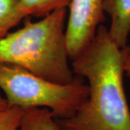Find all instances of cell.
Instances as JSON below:
<instances>
[{"mask_svg": "<svg viewBox=\"0 0 130 130\" xmlns=\"http://www.w3.org/2000/svg\"><path fill=\"white\" fill-rule=\"evenodd\" d=\"M71 0H20L21 9L26 18H43L52 12L68 8Z\"/></svg>", "mask_w": 130, "mask_h": 130, "instance_id": "7", "label": "cell"}, {"mask_svg": "<svg viewBox=\"0 0 130 130\" xmlns=\"http://www.w3.org/2000/svg\"><path fill=\"white\" fill-rule=\"evenodd\" d=\"M74 74L88 81V96L73 116L56 119L62 130H130L123 84L121 49L100 25L95 37L72 60Z\"/></svg>", "mask_w": 130, "mask_h": 130, "instance_id": "1", "label": "cell"}, {"mask_svg": "<svg viewBox=\"0 0 130 130\" xmlns=\"http://www.w3.org/2000/svg\"><path fill=\"white\" fill-rule=\"evenodd\" d=\"M0 88L8 106L46 108L56 119L73 116L89 93L88 85L77 77L71 83H56L19 66L2 62Z\"/></svg>", "mask_w": 130, "mask_h": 130, "instance_id": "3", "label": "cell"}, {"mask_svg": "<svg viewBox=\"0 0 130 130\" xmlns=\"http://www.w3.org/2000/svg\"><path fill=\"white\" fill-rule=\"evenodd\" d=\"M103 8L111 18L109 36L119 48H124L130 34V0H103Z\"/></svg>", "mask_w": 130, "mask_h": 130, "instance_id": "5", "label": "cell"}, {"mask_svg": "<svg viewBox=\"0 0 130 130\" xmlns=\"http://www.w3.org/2000/svg\"><path fill=\"white\" fill-rule=\"evenodd\" d=\"M24 108L8 106L0 111V130H19Z\"/></svg>", "mask_w": 130, "mask_h": 130, "instance_id": "9", "label": "cell"}, {"mask_svg": "<svg viewBox=\"0 0 130 130\" xmlns=\"http://www.w3.org/2000/svg\"><path fill=\"white\" fill-rule=\"evenodd\" d=\"M121 56L124 71L128 77H130V47L126 46L121 48Z\"/></svg>", "mask_w": 130, "mask_h": 130, "instance_id": "10", "label": "cell"}, {"mask_svg": "<svg viewBox=\"0 0 130 130\" xmlns=\"http://www.w3.org/2000/svg\"><path fill=\"white\" fill-rule=\"evenodd\" d=\"M19 130H62L52 112L46 108H24Z\"/></svg>", "mask_w": 130, "mask_h": 130, "instance_id": "6", "label": "cell"}, {"mask_svg": "<svg viewBox=\"0 0 130 130\" xmlns=\"http://www.w3.org/2000/svg\"><path fill=\"white\" fill-rule=\"evenodd\" d=\"M103 0H71L66 25V40L71 60L79 55L95 37L105 20Z\"/></svg>", "mask_w": 130, "mask_h": 130, "instance_id": "4", "label": "cell"}, {"mask_svg": "<svg viewBox=\"0 0 130 130\" xmlns=\"http://www.w3.org/2000/svg\"><path fill=\"white\" fill-rule=\"evenodd\" d=\"M67 8L37 22L27 18L23 28L0 38V62L17 65L59 84L74 82L66 40Z\"/></svg>", "mask_w": 130, "mask_h": 130, "instance_id": "2", "label": "cell"}, {"mask_svg": "<svg viewBox=\"0 0 130 130\" xmlns=\"http://www.w3.org/2000/svg\"><path fill=\"white\" fill-rule=\"evenodd\" d=\"M25 18L20 0H0V38Z\"/></svg>", "mask_w": 130, "mask_h": 130, "instance_id": "8", "label": "cell"}, {"mask_svg": "<svg viewBox=\"0 0 130 130\" xmlns=\"http://www.w3.org/2000/svg\"><path fill=\"white\" fill-rule=\"evenodd\" d=\"M7 106H8V103L6 98L2 97V95L0 94V111L5 110Z\"/></svg>", "mask_w": 130, "mask_h": 130, "instance_id": "11", "label": "cell"}]
</instances>
